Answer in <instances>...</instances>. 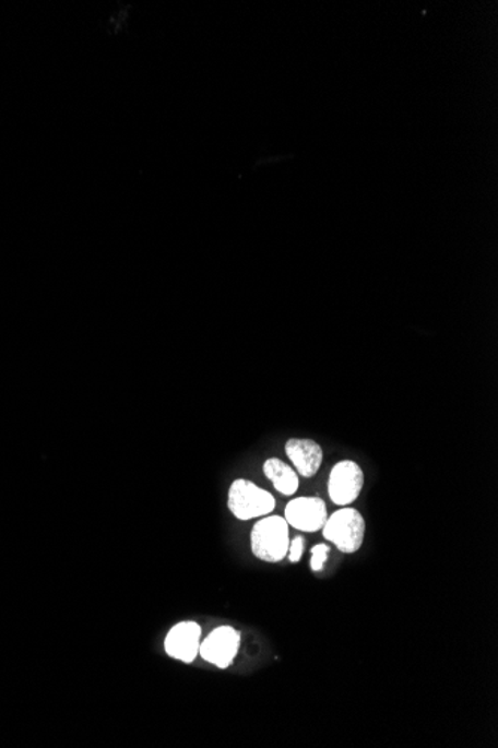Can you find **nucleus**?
Segmentation results:
<instances>
[{
    "instance_id": "obj_9",
    "label": "nucleus",
    "mask_w": 498,
    "mask_h": 748,
    "mask_svg": "<svg viewBox=\"0 0 498 748\" xmlns=\"http://www.w3.org/2000/svg\"><path fill=\"white\" fill-rule=\"evenodd\" d=\"M263 471L264 475H266L268 479H271L273 487H275L281 495L292 496L299 490V475H297L292 466H288L287 463L281 461V459H268V461L264 462Z\"/></svg>"
},
{
    "instance_id": "obj_3",
    "label": "nucleus",
    "mask_w": 498,
    "mask_h": 748,
    "mask_svg": "<svg viewBox=\"0 0 498 748\" xmlns=\"http://www.w3.org/2000/svg\"><path fill=\"white\" fill-rule=\"evenodd\" d=\"M228 510L236 519L247 522L257 518H266L275 510V498L268 490L260 489L249 479H235L228 490Z\"/></svg>"
},
{
    "instance_id": "obj_7",
    "label": "nucleus",
    "mask_w": 498,
    "mask_h": 748,
    "mask_svg": "<svg viewBox=\"0 0 498 748\" xmlns=\"http://www.w3.org/2000/svg\"><path fill=\"white\" fill-rule=\"evenodd\" d=\"M202 629L195 621H181L166 636L165 650L170 657L191 664L198 657Z\"/></svg>"
},
{
    "instance_id": "obj_4",
    "label": "nucleus",
    "mask_w": 498,
    "mask_h": 748,
    "mask_svg": "<svg viewBox=\"0 0 498 748\" xmlns=\"http://www.w3.org/2000/svg\"><path fill=\"white\" fill-rule=\"evenodd\" d=\"M363 486H365V474L358 463L342 461L333 466L329 477V495L333 503L339 507L351 506L357 501Z\"/></svg>"
},
{
    "instance_id": "obj_6",
    "label": "nucleus",
    "mask_w": 498,
    "mask_h": 748,
    "mask_svg": "<svg viewBox=\"0 0 498 748\" xmlns=\"http://www.w3.org/2000/svg\"><path fill=\"white\" fill-rule=\"evenodd\" d=\"M327 518H329V512H327L325 502L317 496L316 498L304 496V498L293 499L285 507L284 519L287 520L288 526H293L297 531L309 532V534L321 531Z\"/></svg>"
},
{
    "instance_id": "obj_8",
    "label": "nucleus",
    "mask_w": 498,
    "mask_h": 748,
    "mask_svg": "<svg viewBox=\"0 0 498 748\" xmlns=\"http://www.w3.org/2000/svg\"><path fill=\"white\" fill-rule=\"evenodd\" d=\"M285 453L301 477H316L324 461V451L313 439H289L285 444Z\"/></svg>"
},
{
    "instance_id": "obj_1",
    "label": "nucleus",
    "mask_w": 498,
    "mask_h": 748,
    "mask_svg": "<svg viewBox=\"0 0 498 748\" xmlns=\"http://www.w3.org/2000/svg\"><path fill=\"white\" fill-rule=\"evenodd\" d=\"M289 526L280 515L259 520L251 532V550L257 559L276 563L288 555Z\"/></svg>"
},
{
    "instance_id": "obj_5",
    "label": "nucleus",
    "mask_w": 498,
    "mask_h": 748,
    "mask_svg": "<svg viewBox=\"0 0 498 748\" xmlns=\"http://www.w3.org/2000/svg\"><path fill=\"white\" fill-rule=\"evenodd\" d=\"M240 648V633L232 626H220L212 630L205 641L200 642L199 654L210 664L227 669L235 661Z\"/></svg>"
},
{
    "instance_id": "obj_10",
    "label": "nucleus",
    "mask_w": 498,
    "mask_h": 748,
    "mask_svg": "<svg viewBox=\"0 0 498 748\" xmlns=\"http://www.w3.org/2000/svg\"><path fill=\"white\" fill-rule=\"evenodd\" d=\"M310 553H312V557H310V569H312L313 572L322 571L327 559H329L330 547L325 546V544H318Z\"/></svg>"
},
{
    "instance_id": "obj_11",
    "label": "nucleus",
    "mask_w": 498,
    "mask_h": 748,
    "mask_svg": "<svg viewBox=\"0 0 498 748\" xmlns=\"http://www.w3.org/2000/svg\"><path fill=\"white\" fill-rule=\"evenodd\" d=\"M305 551V538L304 536H296L293 541H289L288 547V560L292 563L300 562L301 557H304Z\"/></svg>"
},
{
    "instance_id": "obj_2",
    "label": "nucleus",
    "mask_w": 498,
    "mask_h": 748,
    "mask_svg": "<svg viewBox=\"0 0 498 748\" xmlns=\"http://www.w3.org/2000/svg\"><path fill=\"white\" fill-rule=\"evenodd\" d=\"M321 531L324 538L333 543L339 551L353 555L365 543L366 522L360 511L344 507L327 518Z\"/></svg>"
}]
</instances>
